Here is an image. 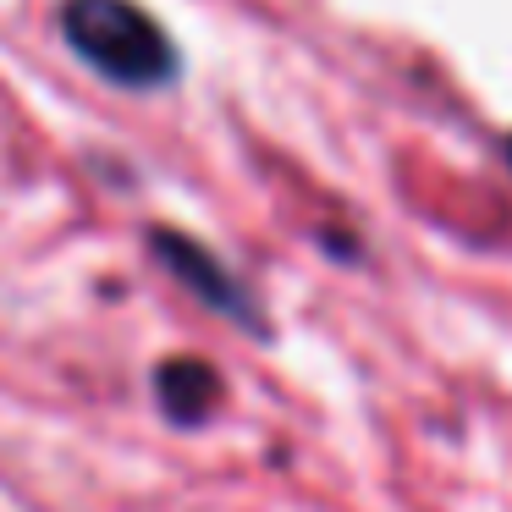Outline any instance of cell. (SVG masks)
Segmentation results:
<instances>
[{
  "label": "cell",
  "instance_id": "obj_2",
  "mask_svg": "<svg viewBox=\"0 0 512 512\" xmlns=\"http://www.w3.org/2000/svg\"><path fill=\"white\" fill-rule=\"evenodd\" d=\"M155 243V254H160V265L171 270V276L182 281V287H193L210 309H221V314H232V320H254V303H248V292L237 287L232 276H226V265L210 254L204 243H193V237H182V232H155L149 237Z\"/></svg>",
  "mask_w": 512,
  "mask_h": 512
},
{
  "label": "cell",
  "instance_id": "obj_1",
  "mask_svg": "<svg viewBox=\"0 0 512 512\" xmlns=\"http://www.w3.org/2000/svg\"><path fill=\"white\" fill-rule=\"evenodd\" d=\"M61 34L72 56L122 89H160L177 78V45L138 0H61Z\"/></svg>",
  "mask_w": 512,
  "mask_h": 512
},
{
  "label": "cell",
  "instance_id": "obj_3",
  "mask_svg": "<svg viewBox=\"0 0 512 512\" xmlns=\"http://www.w3.org/2000/svg\"><path fill=\"white\" fill-rule=\"evenodd\" d=\"M155 402L177 424H204L221 402V375L204 358H166L155 369Z\"/></svg>",
  "mask_w": 512,
  "mask_h": 512
}]
</instances>
